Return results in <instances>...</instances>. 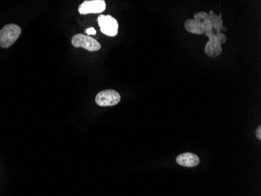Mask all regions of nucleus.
I'll use <instances>...</instances> for the list:
<instances>
[{
  "mask_svg": "<svg viewBox=\"0 0 261 196\" xmlns=\"http://www.w3.org/2000/svg\"><path fill=\"white\" fill-rule=\"evenodd\" d=\"M121 101V95L114 90H106L99 92L96 97V103L99 106H114Z\"/></svg>",
  "mask_w": 261,
  "mask_h": 196,
  "instance_id": "4",
  "label": "nucleus"
},
{
  "mask_svg": "<svg viewBox=\"0 0 261 196\" xmlns=\"http://www.w3.org/2000/svg\"><path fill=\"white\" fill-rule=\"evenodd\" d=\"M256 136L258 137V139L261 140V126H259L257 129L256 131Z\"/></svg>",
  "mask_w": 261,
  "mask_h": 196,
  "instance_id": "10",
  "label": "nucleus"
},
{
  "mask_svg": "<svg viewBox=\"0 0 261 196\" xmlns=\"http://www.w3.org/2000/svg\"><path fill=\"white\" fill-rule=\"evenodd\" d=\"M85 33H87L88 36H89V35H96L97 34V31L94 28H89V29L85 30Z\"/></svg>",
  "mask_w": 261,
  "mask_h": 196,
  "instance_id": "9",
  "label": "nucleus"
},
{
  "mask_svg": "<svg viewBox=\"0 0 261 196\" xmlns=\"http://www.w3.org/2000/svg\"><path fill=\"white\" fill-rule=\"evenodd\" d=\"M98 23L100 27V30L103 34L107 37H116L118 33V21L110 15H101L98 17Z\"/></svg>",
  "mask_w": 261,
  "mask_h": 196,
  "instance_id": "3",
  "label": "nucleus"
},
{
  "mask_svg": "<svg viewBox=\"0 0 261 196\" xmlns=\"http://www.w3.org/2000/svg\"><path fill=\"white\" fill-rule=\"evenodd\" d=\"M222 44L220 43L217 40H208L205 46V53L206 55L210 57H218L222 53Z\"/></svg>",
  "mask_w": 261,
  "mask_h": 196,
  "instance_id": "7",
  "label": "nucleus"
},
{
  "mask_svg": "<svg viewBox=\"0 0 261 196\" xmlns=\"http://www.w3.org/2000/svg\"><path fill=\"white\" fill-rule=\"evenodd\" d=\"M21 34V27L14 24L5 25L0 30V46L6 49L11 46Z\"/></svg>",
  "mask_w": 261,
  "mask_h": 196,
  "instance_id": "1",
  "label": "nucleus"
},
{
  "mask_svg": "<svg viewBox=\"0 0 261 196\" xmlns=\"http://www.w3.org/2000/svg\"><path fill=\"white\" fill-rule=\"evenodd\" d=\"M185 29L193 34H205L204 26L201 21L195 19H189L185 22Z\"/></svg>",
  "mask_w": 261,
  "mask_h": 196,
  "instance_id": "8",
  "label": "nucleus"
},
{
  "mask_svg": "<svg viewBox=\"0 0 261 196\" xmlns=\"http://www.w3.org/2000/svg\"><path fill=\"white\" fill-rule=\"evenodd\" d=\"M106 4L104 0H86L80 5L78 12L81 14L100 13L106 10Z\"/></svg>",
  "mask_w": 261,
  "mask_h": 196,
  "instance_id": "5",
  "label": "nucleus"
},
{
  "mask_svg": "<svg viewBox=\"0 0 261 196\" xmlns=\"http://www.w3.org/2000/svg\"><path fill=\"white\" fill-rule=\"evenodd\" d=\"M176 161L180 166H185V167H195L198 166L200 162L199 157H197L196 155L191 153L179 155L177 157Z\"/></svg>",
  "mask_w": 261,
  "mask_h": 196,
  "instance_id": "6",
  "label": "nucleus"
},
{
  "mask_svg": "<svg viewBox=\"0 0 261 196\" xmlns=\"http://www.w3.org/2000/svg\"><path fill=\"white\" fill-rule=\"evenodd\" d=\"M74 47H82L90 52L97 51L101 49V45L95 39L83 34H77L71 39Z\"/></svg>",
  "mask_w": 261,
  "mask_h": 196,
  "instance_id": "2",
  "label": "nucleus"
}]
</instances>
